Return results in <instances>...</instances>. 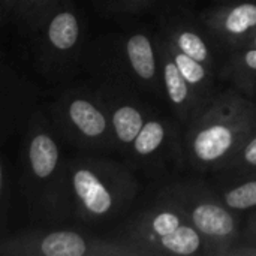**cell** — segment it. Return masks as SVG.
Here are the masks:
<instances>
[{"label":"cell","instance_id":"1","mask_svg":"<svg viewBox=\"0 0 256 256\" xmlns=\"http://www.w3.org/2000/svg\"><path fill=\"white\" fill-rule=\"evenodd\" d=\"M74 200L84 214L102 218L112 210L114 196L100 176L90 166H74L70 174Z\"/></svg>","mask_w":256,"mask_h":256},{"label":"cell","instance_id":"2","mask_svg":"<svg viewBox=\"0 0 256 256\" xmlns=\"http://www.w3.org/2000/svg\"><path fill=\"white\" fill-rule=\"evenodd\" d=\"M8 254L42 256H84L88 250V242L75 231H52L44 236H32L18 242H9Z\"/></svg>","mask_w":256,"mask_h":256},{"label":"cell","instance_id":"3","mask_svg":"<svg viewBox=\"0 0 256 256\" xmlns=\"http://www.w3.org/2000/svg\"><path fill=\"white\" fill-rule=\"evenodd\" d=\"M237 140V128L226 123H212L196 132L194 153L202 162L222 159Z\"/></svg>","mask_w":256,"mask_h":256},{"label":"cell","instance_id":"4","mask_svg":"<svg viewBox=\"0 0 256 256\" xmlns=\"http://www.w3.org/2000/svg\"><path fill=\"white\" fill-rule=\"evenodd\" d=\"M60 162V148L56 140L46 130H38L32 135L27 148V164L34 178L44 182L51 178Z\"/></svg>","mask_w":256,"mask_h":256},{"label":"cell","instance_id":"5","mask_svg":"<svg viewBox=\"0 0 256 256\" xmlns=\"http://www.w3.org/2000/svg\"><path fill=\"white\" fill-rule=\"evenodd\" d=\"M66 118L80 135L88 140L100 138L108 126L104 112L84 98H75L68 102Z\"/></svg>","mask_w":256,"mask_h":256},{"label":"cell","instance_id":"6","mask_svg":"<svg viewBox=\"0 0 256 256\" xmlns=\"http://www.w3.org/2000/svg\"><path fill=\"white\" fill-rule=\"evenodd\" d=\"M80 38V22L72 10L62 9L50 20L46 27L48 44L56 51L72 50Z\"/></svg>","mask_w":256,"mask_h":256},{"label":"cell","instance_id":"7","mask_svg":"<svg viewBox=\"0 0 256 256\" xmlns=\"http://www.w3.org/2000/svg\"><path fill=\"white\" fill-rule=\"evenodd\" d=\"M195 226L207 236H228L234 231V220L231 214L219 206L201 204L192 213Z\"/></svg>","mask_w":256,"mask_h":256},{"label":"cell","instance_id":"8","mask_svg":"<svg viewBox=\"0 0 256 256\" xmlns=\"http://www.w3.org/2000/svg\"><path fill=\"white\" fill-rule=\"evenodd\" d=\"M128 58L132 69L144 80H150L156 74V63L152 44L144 34H134L126 44Z\"/></svg>","mask_w":256,"mask_h":256},{"label":"cell","instance_id":"9","mask_svg":"<svg viewBox=\"0 0 256 256\" xmlns=\"http://www.w3.org/2000/svg\"><path fill=\"white\" fill-rule=\"evenodd\" d=\"M142 126H144V120L141 112L130 105H123L117 108L112 116L114 132L117 138L124 144L134 142Z\"/></svg>","mask_w":256,"mask_h":256},{"label":"cell","instance_id":"10","mask_svg":"<svg viewBox=\"0 0 256 256\" xmlns=\"http://www.w3.org/2000/svg\"><path fill=\"white\" fill-rule=\"evenodd\" d=\"M201 244L200 236L190 226H178L176 231L162 236V246L177 255H192Z\"/></svg>","mask_w":256,"mask_h":256},{"label":"cell","instance_id":"11","mask_svg":"<svg viewBox=\"0 0 256 256\" xmlns=\"http://www.w3.org/2000/svg\"><path fill=\"white\" fill-rule=\"evenodd\" d=\"M256 26V4L242 3L225 18V28L232 34H242Z\"/></svg>","mask_w":256,"mask_h":256},{"label":"cell","instance_id":"12","mask_svg":"<svg viewBox=\"0 0 256 256\" xmlns=\"http://www.w3.org/2000/svg\"><path fill=\"white\" fill-rule=\"evenodd\" d=\"M164 141V126L159 122H148L142 126L134 141V148L138 154L146 156L153 153Z\"/></svg>","mask_w":256,"mask_h":256},{"label":"cell","instance_id":"13","mask_svg":"<svg viewBox=\"0 0 256 256\" xmlns=\"http://www.w3.org/2000/svg\"><path fill=\"white\" fill-rule=\"evenodd\" d=\"M165 75V86L170 94V99L174 104H182L188 98V81L178 70L177 64L172 62H168L164 69Z\"/></svg>","mask_w":256,"mask_h":256},{"label":"cell","instance_id":"14","mask_svg":"<svg viewBox=\"0 0 256 256\" xmlns=\"http://www.w3.org/2000/svg\"><path fill=\"white\" fill-rule=\"evenodd\" d=\"M177 45L182 50V52L195 58L200 63H202L208 58V48L206 46L204 40L192 32L180 33L178 39H177Z\"/></svg>","mask_w":256,"mask_h":256},{"label":"cell","instance_id":"15","mask_svg":"<svg viewBox=\"0 0 256 256\" xmlns=\"http://www.w3.org/2000/svg\"><path fill=\"white\" fill-rule=\"evenodd\" d=\"M226 204L231 208H237V210H244V208H250L256 206V182L250 183H244L236 189H232L231 192L226 194L225 196Z\"/></svg>","mask_w":256,"mask_h":256},{"label":"cell","instance_id":"16","mask_svg":"<svg viewBox=\"0 0 256 256\" xmlns=\"http://www.w3.org/2000/svg\"><path fill=\"white\" fill-rule=\"evenodd\" d=\"M176 64L189 84H200L206 78V69L200 64V62L184 52L176 54Z\"/></svg>","mask_w":256,"mask_h":256},{"label":"cell","instance_id":"17","mask_svg":"<svg viewBox=\"0 0 256 256\" xmlns=\"http://www.w3.org/2000/svg\"><path fill=\"white\" fill-rule=\"evenodd\" d=\"M180 226V219L174 213H160L153 220V230L159 236H166Z\"/></svg>","mask_w":256,"mask_h":256},{"label":"cell","instance_id":"18","mask_svg":"<svg viewBox=\"0 0 256 256\" xmlns=\"http://www.w3.org/2000/svg\"><path fill=\"white\" fill-rule=\"evenodd\" d=\"M244 159L248 164L256 165V138H254L244 150Z\"/></svg>","mask_w":256,"mask_h":256},{"label":"cell","instance_id":"19","mask_svg":"<svg viewBox=\"0 0 256 256\" xmlns=\"http://www.w3.org/2000/svg\"><path fill=\"white\" fill-rule=\"evenodd\" d=\"M244 63H246L249 68L256 69V50H250V51L246 52V56H244Z\"/></svg>","mask_w":256,"mask_h":256},{"label":"cell","instance_id":"20","mask_svg":"<svg viewBox=\"0 0 256 256\" xmlns=\"http://www.w3.org/2000/svg\"><path fill=\"white\" fill-rule=\"evenodd\" d=\"M2 188H3V168H2V162H0V194H2Z\"/></svg>","mask_w":256,"mask_h":256},{"label":"cell","instance_id":"21","mask_svg":"<svg viewBox=\"0 0 256 256\" xmlns=\"http://www.w3.org/2000/svg\"><path fill=\"white\" fill-rule=\"evenodd\" d=\"M24 2H26L27 4H32V6H36V4H39V3H40L42 0H24Z\"/></svg>","mask_w":256,"mask_h":256},{"label":"cell","instance_id":"22","mask_svg":"<svg viewBox=\"0 0 256 256\" xmlns=\"http://www.w3.org/2000/svg\"><path fill=\"white\" fill-rule=\"evenodd\" d=\"M254 44H255V46H256V34H255V38H254Z\"/></svg>","mask_w":256,"mask_h":256}]
</instances>
